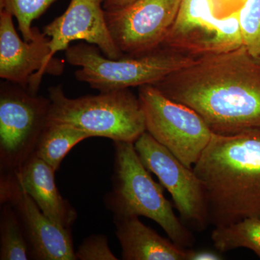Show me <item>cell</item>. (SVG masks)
Listing matches in <instances>:
<instances>
[{
    "label": "cell",
    "instance_id": "obj_1",
    "mask_svg": "<svg viewBox=\"0 0 260 260\" xmlns=\"http://www.w3.org/2000/svg\"><path fill=\"white\" fill-rule=\"evenodd\" d=\"M153 85L194 109L215 134L260 129V59L244 47L197 58Z\"/></svg>",
    "mask_w": 260,
    "mask_h": 260
},
{
    "label": "cell",
    "instance_id": "obj_2",
    "mask_svg": "<svg viewBox=\"0 0 260 260\" xmlns=\"http://www.w3.org/2000/svg\"><path fill=\"white\" fill-rule=\"evenodd\" d=\"M193 170L214 226L260 217V129L213 133Z\"/></svg>",
    "mask_w": 260,
    "mask_h": 260
},
{
    "label": "cell",
    "instance_id": "obj_3",
    "mask_svg": "<svg viewBox=\"0 0 260 260\" xmlns=\"http://www.w3.org/2000/svg\"><path fill=\"white\" fill-rule=\"evenodd\" d=\"M114 146L112 189L104 197L106 208L117 216L151 219L178 246H192V234L174 213L164 186L154 181L140 160L134 143L115 141Z\"/></svg>",
    "mask_w": 260,
    "mask_h": 260
},
{
    "label": "cell",
    "instance_id": "obj_4",
    "mask_svg": "<svg viewBox=\"0 0 260 260\" xmlns=\"http://www.w3.org/2000/svg\"><path fill=\"white\" fill-rule=\"evenodd\" d=\"M50 122L78 128L90 138L101 137L115 141L135 143L146 131L139 98L129 89L70 99L61 85L48 90Z\"/></svg>",
    "mask_w": 260,
    "mask_h": 260
},
{
    "label": "cell",
    "instance_id": "obj_5",
    "mask_svg": "<svg viewBox=\"0 0 260 260\" xmlns=\"http://www.w3.org/2000/svg\"><path fill=\"white\" fill-rule=\"evenodd\" d=\"M65 58L70 64L79 67L75 73L77 80L101 93L153 85L197 59L165 47L141 56L110 59L88 43L70 46L65 50Z\"/></svg>",
    "mask_w": 260,
    "mask_h": 260
},
{
    "label": "cell",
    "instance_id": "obj_6",
    "mask_svg": "<svg viewBox=\"0 0 260 260\" xmlns=\"http://www.w3.org/2000/svg\"><path fill=\"white\" fill-rule=\"evenodd\" d=\"M146 131L186 167L193 169L213 133L191 108L164 95L155 87L138 88Z\"/></svg>",
    "mask_w": 260,
    "mask_h": 260
},
{
    "label": "cell",
    "instance_id": "obj_7",
    "mask_svg": "<svg viewBox=\"0 0 260 260\" xmlns=\"http://www.w3.org/2000/svg\"><path fill=\"white\" fill-rule=\"evenodd\" d=\"M49 98L6 81L0 89V175L14 173L34 155L47 126Z\"/></svg>",
    "mask_w": 260,
    "mask_h": 260
},
{
    "label": "cell",
    "instance_id": "obj_8",
    "mask_svg": "<svg viewBox=\"0 0 260 260\" xmlns=\"http://www.w3.org/2000/svg\"><path fill=\"white\" fill-rule=\"evenodd\" d=\"M161 47L196 58L244 47L239 11L218 18L213 0H182Z\"/></svg>",
    "mask_w": 260,
    "mask_h": 260
},
{
    "label": "cell",
    "instance_id": "obj_9",
    "mask_svg": "<svg viewBox=\"0 0 260 260\" xmlns=\"http://www.w3.org/2000/svg\"><path fill=\"white\" fill-rule=\"evenodd\" d=\"M134 145L144 167L172 195L183 221L197 230L205 229L210 223L208 205L203 184L193 169L186 167L147 131Z\"/></svg>",
    "mask_w": 260,
    "mask_h": 260
},
{
    "label": "cell",
    "instance_id": "obj_10",
    "mask_svg": "<svg viewBox=\"0 0 260 260\" xmlns=\"http://www.w3.org/2000/svg\"><path fill=\"white\" fill-rule=\"evenodd\" d=\"M182 0H136L105 11L108 27L124 56H138L161 47Z\"/></svg>",
    "mask_w": 260,
    "mask_h": 260
},
{
    "label": "cell",
    "instance_id": "obj_11",
    "mask_svg": "<svg viewBox=\"0 0 260 260\" xmlns=\"http://www.w3.org/2000/svg\"><path fill=\"white\" fill-rule=\"evenodd\" d=\"M13 16L7 10L0 12V78L16 83L32 94H38L43 76L59 75L64 62L49 60V39L34 28L30 42L22 40L15 30Z\"/></svg>",
    "mask_w": 260,
    "mask_h": 260
},
{
    "label": "cell",
    "instance_id": "obj_12",
    "mask_svg": "<svg viewBox=\"0 0 260 260\" xmlns=\"http://www.w3.org/2000/svg\"><path fill=\"white\" fill-rule=\"evenodd\" d=\"M102 3V0H71L64 13L43 28L50 39L49 60H55L56 52L79 40L96 46L110 59L124 56L108 27Z\"/></svg>",
    "mask_w": 260,
    "mask_h": 260
},
{
    "label": "cell",
    "instance_id": "obj_13",
    "mask_svg": "<svg viewBox=\"0 0 260 260\" xmlns=\"http://www.w3.org/2000/svg\"><path fill=\"white\" fill-rule=\"evenodd\" d=\"M0 202L10 203L18 213L26 238L30 259L76 260L71 229L48 218L26 192L0 187Z\"/></svg>",
    "mask_w": 260,
    "mask_h": 260
},
{
    "label": "cell",
    "instance_id": "obj_14",
    "mask_svg": "<svg viewBox=\"0 0 260 260\" xmlns=\"http://www.w3.org/2000/svg\"><path fill=\"white\" fill-rule=\"evenodd\" d=\"M55 172L47 162L34 154L16 172L0 175V187L25 191L48 218L64 229H71L78 214L59 192Z\"/></svg>",
    "mask_w": 260,
    "mask_h": 260
},
{
    "label": "cell",
    "instance_id": "obj_15",
    "mask_svg": "<svg viewBox=\"0 0 260 260\" xmlns=\"http://www.w3.org/2000/svg\"><path fill=\"white\" fill-rule=\"evenodd\" d=\"M124 260H187L189 249L171 240L142 223L138 216L113 218Z\"/></svg>",
    "mask_w": 260,
    "mask_h": 260
},
{
    "label": "cell",
    "instance_id": "obj_16",
    "mask_svg": "<svg viewBox=\"0 0 260 260\" xmlns=\"http://www.w3.org/2000/svg\"><path fill=\"white\" fill-rule=\"evenodd\" d=\"M89 138L88 134L70 124L48 121L34 154L56 172L70 150Z\"/></svg>",
    "mask_w": 260,
    "mask_h": 260
},
{
    "label": "cell",
    "instance_id": "obj_17",
    "mask_svg": "<svg viewBox=\"0 0 260 260\" xmlns=\"http://www.w3.org/2000/svg\"><path fill=\"white\" fill-rule=\"evenodd\" d=\"M211 239L220 252L246 248L260 257V217H250L224 226L215 227Z\"/></svg>",
    "mask_w": 260,
    "mask_h": 260
},
{
    "label": "cell",
    "instance_id": "obj_18",
    "mask_svg": "<svg viewBox=\"0 0 260 260\" xmlns=\"http://www.w3.org/2000/svg\"><path fill=\"white\" fill-rule=\"evenodd\" d=\"M29 259L30 249L18 213L11 203H1L0 259Z\"/></svg>",
    "mask_w": 260,
    "mask_h": 260
},
{
    "label": "cell",
    "instance_id": "obj_19",
    "mask_svg": "<svg viewBox=\"0 0 260 260\" xmlns=\"http://www.w3.org/2000/svg\"><path fill=\"white\" fill-rule=\"evenodd\" d=\"M55 0H1V9L17 19L18 29L25 42L35 37L32 22L39 18Z\"/></svg>",
    "mask_w": 260,
    "mask_h": 260
},
{
    "label": "cell",
    "instance_id": "obj_20",
    "mask_svg": "<svg viewBox=\"0 0 260 260\" xmlns=\"http://www.w3.org/2000/svg\"><path fill=\"white\" fill-rule=\"evenodd\" d=\"M244 47L254 57L260 56V0H245L239 10Z\"/></svg>",
    "mask_w": 260,
    "mask_h": 260
},
{
    "label": "cell",
    "instance_id": "obj_21",
    "mask_svg": "<svg viewBox=\"0 0 260 260\" xmlns=\"http://www.w3.org/2000/svg\"><path fill=\"white\" fill-rule=\"evenodd\" d=\"M75 256L79 260L118 259L109 248L107 236L103 234H94L84 239Z\"/></svg>",
    "mask_w": 260,
    "mask_h": 260
},
{
    "label": "cell",
    "instance_id": "obj_22",
    "mask_svg": "<svg viewBox=\"0 0 260 260\" xmlns=\"http://www.w3.org/2000/svg\"><path fill=\"white\" fill-rule=\"evenodd\" d=\"M221 256L213 251H193L189 249L187 260H220Z\"/></svg>",
    "mask_w": 260,
    "mask_h": 260
},
{
    "label": "cell",
    "instance_id": "obj_23",
    "mask_svg": "<svg viewBox=\"0 0 260 260\" xmlns=\"http://www.w3.org/2000/svg\"><path fill=\"white\" fill-rule=\"evenodd\" d=\"M135 1L136 0H105L103 3V8L105 11H113L124 8Z\"/></svg>",
    "mask_w": 260,
    "mask_h": 260
},
{
    "label": "cell",
    "instance_id": "obj_24",
    "mask_svg": "<svg viewBox=\"0 0 260 260\" xmlns=\"http://www.w3.org/2000/svg\"><path fill=\"white\" fill-rule=\"evenodd\" d=\"M103 3H104V2L105 1V0H102Z\"/></svg>",
    "mask_w": 260,
    "mask_h": 260
},
{
    "label": "cell",
    "instance_id": "obj_25",
    "mask_svg": "<svg viewBox=\"0 0 260 260\" xmlns=\"http://www.w3.org/2000/svg\"><path fill=\"white\" fill-rule=\"evenodd\" d=\"M259 59H260V56H259Z\"/></svg>",
    "mask_w": 260,
    "mask_h": 260
}]
</instances>
